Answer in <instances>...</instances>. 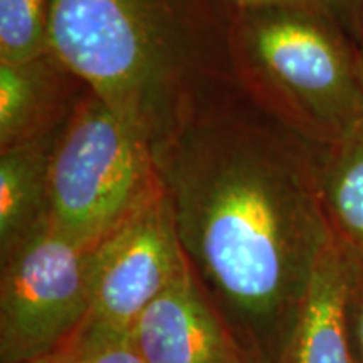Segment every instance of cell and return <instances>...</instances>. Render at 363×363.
Wrapping results in <instances>:
<instances>
[{
  "mask_svg": "<svg viewBox=\"0 0 363 363\" xmlns=\"http://www.w3.org/2000/svg\"><path fill=\"white\" fill-rule=\"evenodd\" d=\"M234 11L240 9H296L326 17L358 44L362 21V0H227Z\"/></svg>",
  "mask_w": 363,
  "mask_h": 363,
  "instance_id": "obj_14",
  "label": "cell"
},
{
  "mask_svg": "<svg viewBox=\"0 0 363 363\" xmlns=\"http://www.w3.org/2000/svg\"><path fill=\"white\" fill-rule=\"evenodd\" d=\"M24 363H66V358H65V355H62V352H59V353H54V355L35 358V360H29Z\"/></svg>",
  "mask_w": 363,
  "mask_h": 363,
  "instance_id": "obj_17",
  "label": "cell"
},
{
  "mask_svg": "<svg viewBox=\"0 0 363 363\" xmlns=\"http://www.w3.org/2000/svg\"><path fill=\"white\" fill-rule=\"evenodd\" d=\"M325 150L240 83L153 150L185 261L254 363L279 362L331 240Z\"/></svg>",
  "mask_w": 363,
  "mask_h": 363,
  "instance_id": "obj_1",
  "label": "cell"
},
{
  "mask_svg": "<svg viewBox=\"0 0 363 363\" xmlns=\"http://www.w3.org/2000/svg\"><path fill=\"white\" fill-rule=\"evenodd\" d=\"M162 185V184H160ZM187 266L170 202L160 190L99 240L88 323L128 330ZM84 321V323H86Z\"/></svg>",
  "mask_w": 363,
  "mask_h": 363,
  "instance_id": "obj_6",
  "label": "cell"
},
{
  "mask_svg": "<svg viewBox=\"0 0 363 363\" xmlns=\"http://www.w3.org/2000/svg\"><path fill=\"white\" fill-rule=\"evenodd\" d=\"M345 330L353 363H363V264L352 256L350 279L345 298Z\"/></svg>",
  "mask_w": 363,
  "mask_h": 363,
  "instance_id": "obj_15",
  "label": "cell"
},
{
  "mask_svg": "<svg viewBox=\"0 0 363 363\" xmlns=\"http://www.w3.org/2000/svg\"><path fill=\"white\" fill-rule=\"evenodd\" d=\"M66 363H145L131 330L86 323L62 350Z\"/></svg>",
  "mask_w": 363,
  "mask_h": 363,
  "instance_id": "obj_13",
  "label": "cell"
},
{
  "mask_svg": "<svg viewBox=\"0 0 363 363\" xmlns=\"http://www.w3.org/2000/svg\"><path fill=\"white\" fill-rule=\"evenodd\" d=\"M238 363H254L252 360H251V358H249L247 355H246V353H240V357H239V362Z\"/></svg>",
  "mask_w": 363,
  "mask_h": 363,
  "instance_id": "obj_18",
  "label": "cell"
},
{
  "mask_svg": "<svg viewBox=\"0 0 363 363\" xmlns=\"http://www.w3.org/2000/svg\"><path fill=\"white\" fill-rule=\"evenodd\" d=\"M51 0H0V61H24L51 51Z\"/></svg>",
  "mask_w": 363,
  "mask_h": 363,
  "instance_id": "obj_12",
  "label": "cell"
},
{
  "mask_svg": "<svg viewBox=\"0 0 363 363\" xmlns=\"http://www.w3.org/2000/svg\"><path fill=\"white\" fill-rule=\"evenodd\" d=\"M233 54L239 83L318 145L338 142L363 118L357 44L326 17L281 7L234 11Z\"/></svg>",
  "mask_w": 363,
  "mask_h": 363,
  "instance_id": "obj_3",
  "label": "cell"
},
{
  "mask_svg": "<svg viewBox=\"0 0 363 363\" xmlns=\"http://www.w3.org/2000/svg\"><path fill=\"white\" fill-rule=\"evenodd\" d=\"M130 330L145 363H238L242 353L189 264Z\"/></svg>",
  "mask_w": 363,
  "mask_h": 363,
  "instance_id": "obj_7",
  "label": "cell"
},
{
  "mask_svg": "<svg viewBox=\"0 0 363 363\" xmlns=\"http://www.w3.org/2000/svg\"><path fill=\"white\" fill-rule=\"evenodd\" d=\"M350 256L331 235L278 363H353L345 330Z\"/></svg>",
  "mask_w": 363,
  "mask_h": 363,
  "instance_id": "obj_9",
  "label": "cell"
},
{
  "mask_svg": "<svg viewBox=\"0 0 363 363\" xmlns=\"http://www.w3.org/2000/svg\"><path fill=\"white\" fill-rule=\"evenodd\" d=\"M321 201L331 235L363 264V118L343 138L326 147Z\"/></svg>",
  "mask_w": 363,
  "mask_h": 363,
  "instance_id": "obj_11",
  "label": "cell"
},
{
  "mask_svg": "<svg viewBox=\"0 0 363 363\" xmlns=\"http://www.w3.org/2000/svg\"><path fill=\"white\" fill-rule=\"evenodd\" d=\"M227 0H51L49 48L155 150L239 84Z\"/></svg>",
  "mask_w": 363,
  "mask_h": 363,
  "instance_id": "obj_2",
  "label": "cell"
},
{
  "mask_svg": "<svg viewBox=\"0 0 363 363\" xmlns=\"http://www.w3.org/2000/svg\"><path fill=\"white\" fill-rule=\"evenodd\" d=\"M65 125L0 150V256L49 217L52 153Z\"/></svg>",
  "mask_w": 363,
  "mask_h": 363,
  "instance_id": "obj_10",
  "label": "cell"
},
{
  "mask_svg": "<svg viewBox=\"0 0 363 363\" xmlns=\"http://www.w3.org/2000/svg\"><path fill=\"white\" fill-rule=\"evenodd\" d=\"M160 187L148 136L86 88L52 153V224L81 242L98 244Z\"/></svg>",
  "mask_w": 363,
  "mask_h": 363,
  "instance_id": "obj_4",
  "label": "cell"
},
{
  "mask_svg": "<svg viewBox=\"0 0 363 363\" xmlns=\"http://www.w3.org/2000/svg\"><path fill=\"white\" fill-rule=\"evenodd\" d=\"M98 244L71 238L48 217L0 256V363L69 345L91 310Z\"/></svg>",
  "mask_w": 363,
  "mask_h": 363,
  "instance_id": "obj_5",
  "label": "cell"
},
{
  "mask_svg": "<svg viewBox=\"0 0 363 363\" xmlns=\"http://www.w3.org/2000/svg\"><path fill=\"white\" fill-rule=\"evenodd\" d=\"M357 54H358V69H360V79H362V86H363V0H362L360 38H358V44H357Z\"/></svg>",
  "mask_w": 363,
  "mask_h": 363,
  "instance_id": "obj_16",
  "label": "cell"
},
{
  "mask_svg": "<svg viewBox=\"0 0 363 363\" xmlns=\"http://www.w3.org/2000/svg\"><path fill=\"white\" fill-rule=\"evenodd\" d=\"M84 89L51 51L0 61V150L65 125Z\"/></svg>",
  "mask_w": 363,
  "mask_h": 363,
  "instance_id": "obj_8",
  "label": "cell"
}]
</instances>
